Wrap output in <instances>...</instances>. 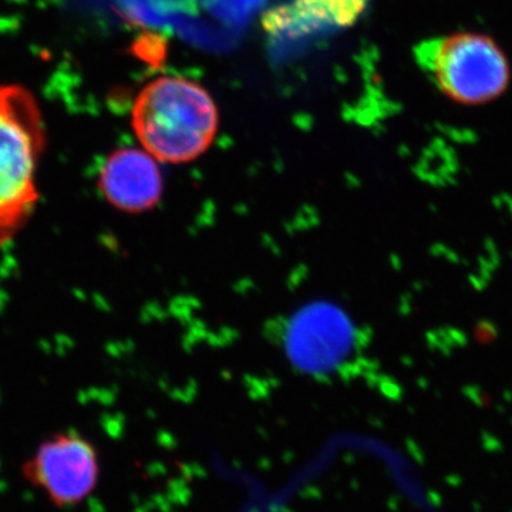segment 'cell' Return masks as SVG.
Listing matches in <instances>:
<instances>
[{"mask_svg": "<svg viewBox=\"0 0 512 512\" xmlns=\"http://www.w3.org/2000/svg\"><path fill=\"white\" fill-rule=\"evenodd\" d=\"M97 184L111 207L133 215L154 210L164 192L158 161L138 148L113 151L101 165Z\"/></svg>", "mask_w": 512, "mask_h": 512, "instance_id": "cell-5", "label": "cell"}, {"mask_svg": "<svg viewBox=\"0 0 512 512\" xmlns=\"http://www.w3.org/2000/svg\"><path fill=\"white\" fill-rule=\"evenodd\" d=\"M46 146L45 121L32 92L0 86V249L18 237L40 200L37 167Z\"/></svg>", "mask_w": 512, "mask_h": 512, "instance_id": "cell-2", "label": "cell"}, {"mask_svg": "<svg viewBox=\"0 0 512 512\" xmlns=\"http://www.w3.org/2000/svg\"><path fill=\"white\" fill-rule=\"evenodd\" d=\"M366 3L367 0H295L292 5L268 13L264 25L272 33L345 28L362 15Z\"/></svg>", "mask_w": 512, "mask_h": 512, "instance_id": "cell-6", "label": "cell"}, {"mask_svg": "<svg viewBox=\"0 0 512 512\" xmlns=\"http://www.w3.org/2000/svg\"><path fill=\"white\" fill-rule=\"evenodd\" d=\"M131 123L141 146L157 161L184 164L197 160L214 143L218 110L201 84L160 77L138 94Z\"/></svg>", "mask_w": 512, "mask_h": 512, "instance_id": "cell-1", "label": "cell"}, {"mask_svg": "<svg viewBox=\"0 0 512 512\" xmlns=\"http://www.w3.org/2000/svg\"><path fill=\"white\" fill-rule=\"evenodd\" d=\"M421 60L453 103L478 107L500 99L511 84V63L494 37L456 32L423 46Z\"/></svg>", "mask_w": 512, "mask_h": 512, "instance_id": "cell-3", "label": "cell"}, {"mask_svg": "<svg viewBox=\"0 0 512 512\" xmlns=\"http://www.w3.org/2000/svg\"><path fill=\"white\" fill-rule=\"evenodd\" d=\"M22 473L57 508L82 504L99 484V453L77 431H59L37 446Z\"/></svg>", "mask_w": 512, "mask_h": 512, "instance_id": "cell-4", "label": "cell"}]
</instances>
